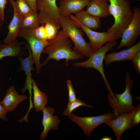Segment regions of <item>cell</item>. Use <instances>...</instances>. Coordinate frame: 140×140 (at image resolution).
I'll list each match as a JSON object with an SVG mask.
<instances>
[{"label": "cell", "mask_w": 140, "mask_h": 140, "mask_svg": "<svg viewBox=\"0 0 140 140\" xmlns=\"http://www.w3.org/2000/svg\"><path fill=\"white\" fill-rule=\"evenodd\" d=\"M48 41V45L42 52V53L47 54L48 57L41 64L42 66L45 65L51 59L57 61L65 59L66 64H68L70 60L83 58L82 55L72 49V42L63 29L58 32L54 38Z\"/></svg>", "instance_id": "1"}, {"label": "cell", "mask_w": 140, "mask_h": 140, "mask_svg": "<svg viewBox=\"0 0 140 140\" xmlns=\"http://www.w3.org/2000/svg\"><path fill=\"white\" fill-rule=\"evenodd\" d=\"M109 10L113 17V24L107 32L116 39L121 38L122 34L131 21L133 12L130 0H109Z\"/></svg>", "instance_id": "2"}, {"label": "cell", "mask_w": 140, "mask_h": 140, "mask_svg": "<svg viewBox=\"0 0 140 140\" xmlns=\"http://www.w3.org/2000/svg\"><path fill=\"white\" fill-rule=\"evenodd\" d=\"M125 87L121 94L108 93V98L110 106L113 109L116 117L119 115L131 112L135 108L133 104V98L131 90L133 80L131 78L129 73L127 72L125 76Z\"/></svg>", "instance_id": "3"}, {"label": "cell", "mask_w": 140, "mask_h": 140, "mask_svg": "<svg viewBox=\"0 0 140 140\" xmlns=\"http://www.w3.org/2000/svg\"><path fill=\"white\" fill-rule=\"evenodd\" d=\"M59 23L62 29L73 41L74 45L73 49L83 57H90L94 52L84 39L82 32L72 20L69 16L60 15Z\"/></svg>", "instance_id": "4"}, {"label": "cell", "mask_w": 140, "mask_h": 140, "mask_svg": "<svg viewBox=\"0 0 140 140\" xmlns=\"http://www.w3.org/2000/svg\"><path fill=\"white\" fill-rule=\"evenodd\" d=\"M117 44L116 40L111 41L106 43L95 52L87 60L81 62H75L73 66L77 68L82 67L87 68H94L102 76L105 83L109 92H113L104 72L103 62L104 57L107 52Z\"/></svg>", "instance_id": "5"}, {"label": "cell", "mask_w": 140, "mask_h": 140, "mask_svg": "<svg viewBox=\"0 0 140 140\" xmlns=\"http://www.w3.org/2000/svg\"><path fill=\"white\" fill-rule=\"evenodd\" d=\"M68 116L72 121L80 127L88 138L97 127L116 117L114 113L109 112L97 116L82 117L72 113Z\"/></svg>", "instance_id": "6"}, {"label": "cell", "mask_w": 140, "mask_h": 140, "mask_svg": "<svg viewBox=\"0 0 140 140\" xmlns=\"http://www.w3.org/2000/svg\"><path fill=\"white\" fill-rule=\"evenodd\" d=\"M36 5L40 24L49 22L60 26V14L56 0H36Z\"/></svg>", "instance_id": "7"}, {"label": "cell", "mask_w": 140, "mask_h": 140, "mask_svg": "<svg viewBox=\"0 0 140 140\" xmlns=\"http://www.w3.org/2000/svg\"><path fill=\"white\" fill-rule=\"evenodd\" d=\"M17 37L27 41L32 51L36 72L39 74L42 67L40 61L41 54L48 43V41H42L37 38L33 34L32 29H20Z\"/></svg>", "instance_id": "8"}, {"label": "cell", "mask_w": 140, "mask_h": 140, "mask_svg": "<svg viewBox=\"0 0 140 140\" xmlns=\"http://www.w3.org/2000/svg\"><path fill=\"white\" fill-rule=\"evenodd\" d=\"M133 12V18L123 33L121 41L116 48L117 50L133 46L140 35V8L134 7Z\"/></svg>", "instance_id": "9"}, {"label": "cell", "mask_w": 140, "mask_h": 140, "mask_svg": "<svg viewBox=\"0 0 140 140\" xmlns=\"http://www.w3.org/2000/svg\"><path fill=\"white\" fill-rule=\"evenodd\" d=\"M69 16L77 26L81 28L85 33L90 41L88 43L89 44L94 52L98 50L106 43L117 40L107 32H97L85 26L71 14H69Z\"/></svg>", "instance_id": "10"}, {"label": "cell", "mask_w": 140, "mask_h": 140, "mask_svg": "<svg viewBox=\"0 0 140 140\" xmlns=\"http://www.w3.org/2000/svg\"><path fill=\"white\" fill-rule=\"evenodd\" d=\"M135 108L131 112L119 115L105 123L113 130L116 140H121L124 132L133 127L132 120Z\"/></svg>", "instance_id": "11"}, {"label": "cell", "mask_w": 140, "mask_h": 140, "mask_svg": "<svg viewBox=\"0 0 140 140\" xmlns=\"http://www.w3.org/2000/svg\"><path fill=\"white\" fill-rule=\"evenodd\" d=\"M140 52V41L128 49L117 52H113L105 55L104 61L106 66L115 62L132 61Z\"/></svg>", "instance_id": "12"}, {"label": "cell", "mask_w": 140, "mask_h": 140, "mask_svg": "<svg viewBox=\"0 0 140 140\" xmlns=\"http://www.w3.org/2000/svg\"><path fill=\"white\" fill-rule=\"evenodd\" d=\"M55 110L54 108L49 107H45L42 110L43 114L42 125L44 129L40 136L41 140L45 139L50 130L59 129L60 120L58 116L53 115Z\"/></svg>", "instance_id": "13"}, {"label": "cell", "mask_w": 140, "mask_h": 140, "mask_svg": "<svg viewBox=\"0 0 140 140\" xmlns=\"http://www.w3.org/2000/svg\"><path fill=\"white\" fill-rule=\"evenodd\" d=\"M9 0L13 8V15L12 19L8 27V32L3 40V43L6 44L18 42L17 39V35L20 28L23 17L19 15L17 12L14 3L15 0Z\"/></svg>", "instance_id": "14"}, {"label": "cell", "mask_w": 140, "mask_h": 140, "mask_svg": "<svg viewBox=\"0 0 140 140\" xmlns=\"http://www.w3.org/2000/svg\"><path fill=\"white\" fill-rule=\"evenodd\" d=\"M29 52V55L25 58L23 57L18 59L20 63V66L17 71H19L23 70L26 76L25 86L22 89V92H24L27 89H28L30 92L32 89L31 71L33 69V64H34L33 55L30 46L28 44L25 45Z\"/></svg>", "instance_id": "15"}, {"label": "cell", "mask_w": 140, "mask_h": 140, "mask_svg": "<svg viewBox=\"0 0 140 140\" xmlns=\"http://www.w3.org/2000/svg\"><path fill=\"white\" fill-rule=\"evenodd\" d=\"M28 98V97L26 95L19 94L13 85L7 90L1 103L8 113L14 110L19 104Z\"/></svg>", "instance_id": "16"}, {"label": "cell", "mask_w": 140, "mask_h": 140, "mask_svg": "<svg viewBox=\"0 0 140 140\" xmlns=\"http://www.w3.org/2000/svg\"><path fill=\"white\" fill-rule=\"evenodd\" d=\"M24 42H18L9 44H0V61L7 57H15L18 58L28 56L29 53L26 48L22 46Z\"/></svg>", "instance_id": "17"}, {"label": "cell", "mask_w": 140, "mask_h": 140, "mask_svg": "<svg viewBox=\"0 0 140 140\" xmlns=\"http://www.w3.org/2000/svg\"><path fill=\"white\" fill-rule=\"evenodd\" d=\"M90 0H61L59 8L60 15L69 16L72 13H76L87 6Z\"/></svg>", "instance_id": "18"}, {"label": "cell", "mask_w": 140, "mask_h": 140, "mask_svg": "<svg viewBox=\"0 0 140 140\" xmlns=\"http://www.w3.org/2000/svg\"><path fill=\"white\" fill-rule=\"evenodd\" d=\"M109 4L105 0H92L87 5L86 11L100 18L111 15Z\"/></svg>", "instance_id": "19"}, {"label": "cell", "mask_w": 140, "mask_h": 140, "mask_svg": "<svg viewBox=\"0 0 140 140\" xmlns=\"http://www.w3.org/2000/svg\"><path fill=\"white\" fill-rule=\"evenodd\" d=\"M74 16L83 25L93 30H96L100 27V18L89 14L86 10L78 12Z\"/></svg>", "instance_id": "20"}, {"label": "cell", "mask_w": 140, "mask_h": 140, "mask_svg": "<svg viewBox=\"0 0 140 140\" xmlns=\"http://www.w3.org/2000/svg\"><path fill=\"white\" fill-rule=\"evenodd\" d=\"M33 92V103L36 111H42L48 102V96L46 93L40 90L35 81L32 79V81Z\"/></svg>", "instance_id": "21"}, {"label": "cell", "mask_w": 140, "mask_h": 140, "mask_svg": "<svg viewBox=\"0 0 140 140\" xmlns=\"http://www.w3.org/2000/svg\"><path fill=\"white\" fill-rule=\"evenodd\" d=\"M40 25L37 12L33 10L23 17L20 29H34L39 27Z\"/></svg>", "instance_id": "22"}, {"label": "cell", "mask_w": 140, "mask_h": 140, "mask_svg": "<svg viewBox=\"0 0 140 140\" xmlns=\"http://www.w3.org/2000/svg\"><path fill=\"white\" fill-rule=\"evenodd\" d=\"M14 3L17 12L22 16H24L33 10L25 0H16Z\"/></svg>", "instance_id": "23"}, {"label": "cell", "mask_w": 140, "mask_h": 140, "mask_svg": "<svg viewBox=\"0 0 140 140\" xmlns=\"http://www.w3.org/2000/svg\"><path fill=\"white\" fill-rule=\"evenodd\" d=\"M85 106L92 108L93 107L83 102L81 100L78 99L70 103H68L67 107L63 113V114L66 116H68L72 113V111L80 106Z\"/></svg>", "instance_id": "24"}, {"label": "cell", "mask_w": 140, "mask_h": 140, "mask_svg": "<svg viewBox=\"0 0 140 140\" xmlns=\"http://www.w3.org/2000/svg\"><path fill=\"white\" fill-rule=\"evenodd\" d=\"M60 26L57 25L49 22L46 23L44 24L48 41L54 38L58 32Z\"/></svg>", "instance_id": "25"}, {"label": "cell", "mask_w": 140, "mask_h": 140, "mask_svg": "<svg viewBox=\"0 0 140 140\" xmlns=\"http://www.w3.org/2000/svg\"><path fill=\"white\" fill-rule=\"evenodd\" d=\"M32 32L35 36L42 41H47L44 27V25H42L38 28L32 29Z\"/></svg>", "instance_id": "26"}, {"label": "cell", "mask_w": 140, "mask_h": 140, "mask_svg": "<svg viewBox=\"0 0 140 140\" xmlns=\"http://www.w3.org/2000/svg\"><path fill=\"white\" fill-rule=\"evenodd\" d=\"M67 88L68 90V102H71L76 99V92L71 81L68 80L66 81Z\"/></svg>", "instance_id": "27"}, {"label": "cell", "mask_w": 140, "mask_h": 140, "mask_svg": "<svg viewBox=\"0 0 140 140\" xmlns=\"http://www.w3.org/2000/svg\"><path fill=\"white\" fill-rule=\"evenodd\" d=\"M132 121L133 127L137 126L140 122V104L135 107Z\"/></svg>", "instance_id": "28"}, {"label": "cell", "mask_w": 140, "mask_h": 140, "mask_svg": "<svg viewBox=\"0 0 140 140\" xmlns=\"http://www.w3.org/2000/svg\"><path fill=\"white\" fill-rule=\"evenodd\" d=\"M132 61L133 68L136 73L140 74V52L134 57Z\"/></svg>", "instance_id": "29"}, {"label": "cell", "mask_w": 140, "mask_h": 140, "mask_svg": "<svg viewBox=\"0 0 140 140\" xmlns=\"http://www.w3.org/2000/svg\"><path fill=\"white\" fill-rule=\"evenodd\" d=\"M7 113L3 106L1 101H0V118L4 121H7L8 119L6 117Z\"/></svg>", "instance_id": "30"}, {"label": "cell", "mask_w": 140, "mask_h": 140, "mask_svg": "<svg viewBox=\"0 0 140 140\" xmlns=\"http://www.w3.org/2000/svg\"><path fill=\"white\" fill-rule=\"evenodd\" d=\"M7 3L6 0H0V12L3 19H4V10Z\"/></svg>", "instance_id": "31"}, {"label": "cell", "mask_w": 140, "mask_h": 140, "mask_svg": "<svg viewBox=\"0 0 140 140\" xmlns=\"http://www.w3.org/2000/svg\"><path fill=\"white\" fill-rule=\"evenodd\" d=\"M28 4L32 9L35 12H37L36 5V0H25Z\"/></svg>", "instance_id": "32"}, {"label": "cell", "mask_w": 140, "mask_h": 140, "mask_svg": "<svg viewBox=\"0 0 140 140\" xmlns=\"http://www.w3.org/2000/svg\"><path fill=\"white\" fill-rule=\"evenodd\" d=\"M4 20L1 17L0 12V33H1L3 26Z\"/></svg>", "instance_id": "33"}, {"label": "cell", "mask_w": 140, "mask_h": 140, "mask_svg": "<svg viewBox=\"0 0 140 140\" xmlns=\"http://www.w3.org/2000/svg\"><path fill=\"white\" fill-rule=\"evenodd\" d=\"M112 139L110 137L108 136H105L102 138L101 140H111Z\"/></svg>", "instance_id": "34"}, {"label": "cell", "mask_w": 140, "mask_h": 140, "mask_svg": "<svg viewBox=\"0 0 140 140\" xmlns=\"http://www.w3.org/2000/svg\"><path fill=\"white\" fill-rule=\"evenodd\" d=\"M105 1H108L109 2V0H105Z\"/></svg>", "instance_id": "35"}, {"label": "cell", "mask_w": 140, "mask_h": 140, "mask_svg": "<svg viewBox=\"0 0 140 140\" xmlns=\"http://www.w3.org/2000/svg\"><path fill=\"white\" fill-rule=\"evenodd\" d=\"M138 1H140V0H137Z\"/></svg>", "instance_id": "36"}, {"label": "cell", "mask_w": 140, "mask_h": 140, "mask_svg": "<svg viewBox=\"0 0 140 140\" xmlns=\"http://www.w3.org/2000/svg\"><path fill=\"white\" fill-rule=\"evenodd\" d=\"M90 0L91 1V0Z\"/></svg>", "instance_id": "37"}]
</instances>
